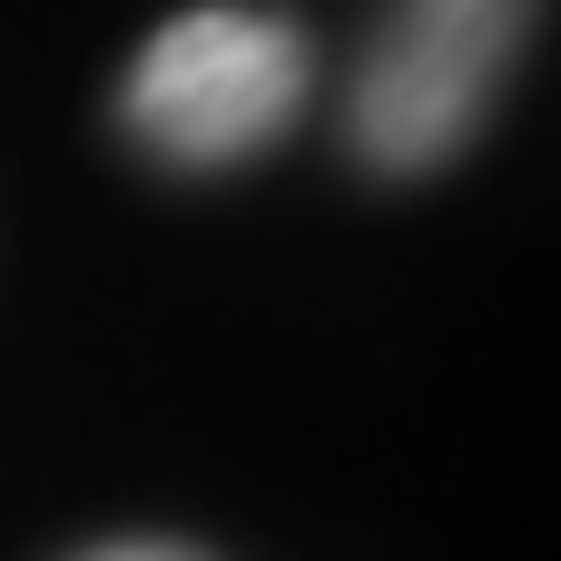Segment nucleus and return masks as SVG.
<instances>
[{
    "instance_id": "f257e3e1",
    "label": "nucleus",
    "mask_w": 561,
    "mask_h": 561,
    "mask_svg": "<svg viewBox=\"0 0 561 561\" xmlns=\"http://www.w3.org/2000/svg\"><path fill=\"white\" fill-rule=\"evenodd\" d=\"M513 59H523V0H404L394 30L365 49L355 99H345L355 158L385 178L444 168L493 118Z\"/></svg>"
},
{
    "instance_id": "f03ea898",
    "label": "nucleus",
    "mask_w": 561,
    "mask_h": 561,
    "mask_svg": "<svg viewBox=\"0 0 561 561\" xmlns=\"http://www.w3.org/2000/svg\"><path fill=\"white\" fill-rule=\"evenodd\" d=\"M306 99V39L266 10H187L128 69V128L178 168L256 158Z\"/></svg>"
},
{
    "instance_id": "7ed1b4c3",
    "label": "nucleus",
    "mask_w": 561,
    "mask_h": 561,
    "mask_svg": "<svg viewBox=\"0 0 561 561\" xmlns=\"http://www.w3.org/2000/svg\"><path fill=\"white\" fill-rule=\"evenodd\" d=\"M79 561H207V552H178V542H108V552H79Z\"/></svg>"
}]
</instances>
